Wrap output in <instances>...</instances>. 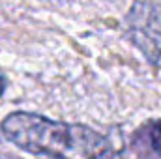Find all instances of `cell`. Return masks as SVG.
I'll return each mask as SVG.
<instances>
[{
  "mask_svg": "<svg viewBox=\"0 0 161 159\" xmlns=\"http://www.w3.org/2000/svg\"><path fill=\"white\" fill-rule=\"evenodd\" d=\"M2 133L17 148L47 157H103L113 154L109 139L77 123H64L32 112L2 120Z\"/></svg>",
  "mask_w": 161,
  "mask_h": 159,
  "instance_id": "6da1fadb",
  "label": "cell"
},
{
  "mask_svg": "<svg viewBox=\"0 0 161 159\" xmlns=\"http://www.w3.org/2000/svg\"><path fill=\"white\" fill-rule=\"evenodd\" d=\"M148 142H150L152 152L158 157H161V120L152 123V127L148 129Z\"/></svg>",
  "mask_w": 161,
  "mask_h": 159,
  "instance_id": "7a4b0ae2",
  "label": "cell"
},
{
  "mask_svg": "<svg viewBox=\"0 0 161 159\" xmlns=\"http://www.w3.org/2000/svg\"><path fill=\"white\" fill-rule=\"evenodd\" d=\"M4 90H6V79L0 75V97H2V94H4Z\"/></svg>",
  "mask_w": 161,
  "mask_h": 159,
  "instance_id": "3957f363",
  "label": "cell"
}]
</instances>
